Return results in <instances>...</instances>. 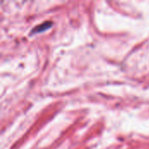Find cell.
<instances>
[{
    "instance_id": "obj_1",
    "label": "cell",
    "mask_w": 149,
    "mask_h": 149,
    "mask_svg": "<svg viewBox=\"0 0 149 149\" xmlns=\"http://www.w3.org/2000/svg\"><path fill=\"white\" fill-rule=\"evenodd\" d=\"M52 22L51 21H46L41 24H38L37 26H35L32 31H31V34H38V33H41V32H44L47 30H49L52 26Z\"/></svg>"
}]
</instances>
